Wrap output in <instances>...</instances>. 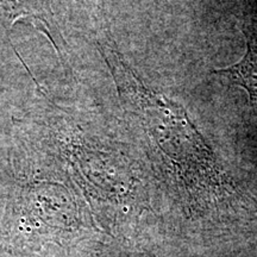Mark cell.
<instances>
[{
  "label": "cell",
  "instance_id": "1",
  "mask_svg": "<svg viewBox=\"0 0 257 257\" xmlns=\"http://www.w3.org/2000/svg\"><path fill=\"white\" fill-rule=\"evenodd\" d=\"M99 49L125 111L143 127L186 211L202 218L223 214L236 189L186 111L144 83L119 53Z\"/></svg>",
  "mask_w": 257,
  "mask_h": 257
},
{
  "label": "cell",
  "instance_id": "2",
  "mask_svg": "<svg viewBox=\"0 0 257 257\" xmlns=\"http://www.w3.org/2000/svg\"><path fill=\"white\" fill-rule=\"evenodd\" d=\"M246 53L238 63L229 68L218 69L216 74L223 76L231 85L239 86L248 92L250 101L257 106V29L248 25L244 29Z\"/></svg>",
  "mask_w": 257,
  "mask_h": 257
},
{
  "label": "cell",
  "instance_id": "3",
  "mask_svg": "<svg viewBox=\"0 0 257 257\" xmlns=\"http://www.w3.org/2000/svg\"><path fill=\"white\" fill-rule=\"evenodd\" d=\"M99 257H156L152 252L138 250L134 248H125V246H117L104 250Z\"/></svg>",
  "mask_w": 257,
  "mask_h": 257
},
{
  "label": "cell",
  "instance_id": "4",
  "mask_svg": "<svg viewBox=\"0 0 257 257\" xmlns=\"http://www.w3.org/2000/svg\"><path fill=\"white\" fill-rule=\"evenodd\" d=\"M0 257H24V256L14 255V253H5V252H0Z\"/></svg>",
  "mask_w": 257,
  "mask_h": 257
}]
</instances>
